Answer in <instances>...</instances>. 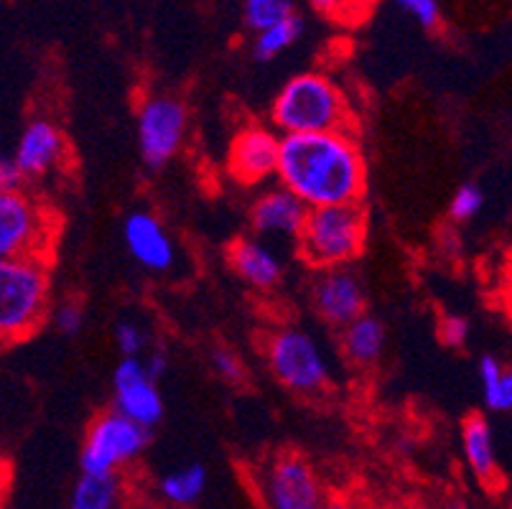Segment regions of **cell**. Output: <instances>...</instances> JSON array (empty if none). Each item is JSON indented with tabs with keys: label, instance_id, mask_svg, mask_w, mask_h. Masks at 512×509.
Wrapping results in <instances>:
<instances>
[{
	"label": "cell",
	"instance_id": "8",
	"mask_svg": "<svg viewBox=\"0 0 512 509\" xmlns=\"http://www.w3.org/2000/svg\"><path fill=\"white\" fill-rule=\"evenodd\" d=\"M146 446L148 428L118 410H110L92 420L85 443H82L79 466H82V474L113 476L120 466L138 459Z\"/></svg>",
	"mask_w": 512,
	"mask_h": 509
},
{
	"label": "cell",
	"instance_id": "24",
	"mask_svg": "<svg viewBox=\"0 0 512 509\" xmlns=\"http://www.w3.org/2000/svg\"><path fill=\"white\" fill-rule=\"evenodd\" d=\"M484 207V191L477 184H464L454 191L449 202V217L454 222H469Z\"/></svg>",
	"mask_w": 512,
	"mask_h": 509
},
{
	"label": "cell",
	"instance_id": "23",
	"mask_svg": "<svg viewBox=\"0 0 512 509\" xmlns=\"http://www.w3.org/2000/svg\"><path fill=\"white\" fill-rule=\"evenodd\" d=\"M242 13H245V23L253 28L255 34H260L265 28L278 26L286 18L296 16L291 0H245Z\"/></svg>",
	"mask_w": 512,
	"mask_h": 509
},
{
	"label": "cell",
	"instance_id": "18",
	"mask_svg": "<svg viewBox=\"0 0 512 509\" xmlns=\"http://www.w3.org/2000/svg\"><path fill=\"white\" fill-rule=\"evenodd\" d=\"M385 344H388V331L377 316L365 314L349 326L339 331V347L344 359L357 370H370L383 359Z\"/></svg>",
	"mask_w": 512,
	"mask_h": 509
},
{
	"label": "cell",
	"instance_id": "35",
	"mask_svg": "<svg viewBox=\"0 0 512 509\" xmlns=\"http://www.w3.org/2000/svg\"><path fill=\"white\" fill-rule=\"evenodd\" d=\"M444 509H469L462 499H451V502L444 504Z\"/></svg>",
	"mask_w": 512,
	"mask_h": 509
},
{
	"label": "cell",
	"instance_id": "7",
	"mask_svg": "<svg viewBox=\"0 0 512 509\" xmlns=\"http://www.w3.org/2000/svg\"><path fill=\"white\" fill-rule=\"evenodd\" d=\"M57 237V217L26 191L0 194V258H49Z\"/></svg>",
	"mask_w": 512,
	"mask_h": 509
},
{
	"label": "cell",
	"instance_id": "12",
	"mask_svg": "<svg viewBox=\"0 0 512 509\" xmlns=\"http://www.w3.org/2000/svg\"><path fill=\"white\" fill-rule=\"evenodd\" d=\"M113 410L128 415L143 428H153L164 418V400L156 380L141 357L120 359L113 372Z\"/></svg>",
	"mask_w": 512,
	"mask_h": 509
},
{
	"label": "cell",
	"instance_id": "14",
	"mask_svg": "<svg viewBox=\"0 0 512 509\" xmlns=\"http://www.w3.org/2000/svg\"><path fill=\"white\" fill-rule=\"evenodd\" d=\"M13 161L21 168L26 179H39L64 166L69 158V143L62 128L46 118H34L23 128L16 143Z\"/></svg>",
	"mask_w": 512,
	"mask_h": 509
},
{
	"label": "cell",
	"instance_id": "9",
	"mask_svg": "<svg viewBox=\"0 0 512 509\" xmlns=\"http://www.w3.org/2000/svg\"><path fill=\"white\" fill-rule=\"evenodd\" d=\"M138 148L148 168H164L184 146L189 112L176 97L153 95L138 107Z\"/></svg>",
	"mask_w": 512,
	"mask_h": 509
},
{
	"label": "cell",
	"instance_id": "6",
	"mask_svg": "<svg viewBox=\"0 0 512 509\" xmlns=\"http://www.w3.org/2000/svg\"><path fill=\"white\" fill-rule=\"evenodd\" d=\"M250 487L263 509H321L329 499L314 466L296 451L258 461L250 469Z\"/></svg>",
	"mask_w": 512,
	"mask_h": 509
},
{
	"label": "cell",
	"instance_id": "30",
	"mask_svg": "<svg viewBox=\"0 0 512 509\" xmlns=\"http://www.w3.org/2000/svg\"><path fill=\"white\" fill-rule=\"evenodd\" d=\"M495 298L502 311L507 314V319H512V258L502 265L500 278H497L495 286Z\"/></svg>",
	"mask_w": 512,
	"mask_h": 509
},
{
	"label": "cell",
	"instance_id": "22",
	"mask_svg": "<svg viewBox=\"0 0 512 509\" xmlns=\"http://www.w3.org/2000/svg\"><path fill=\"white\" fill-rule=\"evenodd\" d=\"M301 31H304V23H301V18L291 16V18H286L283 23H278V26L265 28V31L255 34V41H253L255 59H260V62L276 59L281 51H286L293 41L299 39Z\"/></svg>",
	"mask_w": 512,
	"mask_h": 509
},
{
	"label": "cell",
	"instance_id": "17",
	"mask_svg": "<svg viewBox=\"0 0 512 509\" xmlns=\"http://www.w3.org/2000/svg\"><path fill=\"white\" fill-rule=\"evenodd\" d=\"M462 451L469 471L487 492H500L505 487L500 461H497L495 433L484 415H469L462 423Z\"/></svg>",
	"mask_w": 512,
	"mask_h": 509
},
{
	"label": "cell",
	"instance_id": "10",
	"mask_svg": "<svg viewBox=\"0 0 512 509\" xmlns=\"http://www.w3.org/2000/svg\"><path fill=\"white\" fill-rule=\"evenodd\" d=\"M314 314L332 329L342 331L367 314V291L352 268L319 270L309 286Z\"/></svg>",
	"mask_w": 512,
	"mask_h": 509
},
{
	"label": "cell",
	"instance_id": "13",
	"mask_svg": "<svg viewBox=\"0 0 512 509\" xmlns=\"http://www.w3.org/2000/svg\"><path fill=\"white\" fill-rule=\"evenodd\" d=\"M306 217L309 207L281 184L263 191L250 207V227L260 240H299Z\"/></svg>",
	"mask_w": 512,
	"mask_h": 509
},
{
	"label": "cell",
	"instance_id": "4",
	"mask_svg": "<svg viewBox=\"0 0 512 509\" xmlns=\"http://www.w3.org/2000/svg\"><path fill=\"white\" fill-rule=\"evenodd\" d=\"M49 263L16 258L0 263V336L6 344L29 339L49 308Z\"/></svg>",
	"mask_w": 512,
	"mask_h": 509
},
{
	"label": "cell",
	"instance_id": "21",
	"mask_svg": "<svg viewBox=\"0 0 512 509\" xmlns=\"http://www.w3.org/2000/svg\"><path fill=\"white\" fill-rule=\"evenodd\" d=\"M118 476L82 474L74 484L69 509H115L118 504Z\"/></svg>",
	"mask_w": 512,
	"mask_h": 509
},
{
	"label": "cell",
	"instance_id": "34",
	"mask_svg": "<svg viewBox=\"0 0 512 509\" xmlns=\"http://www.w3.org/2000/svg\"><path fill=\"white\" fill-rule=\"evenodd\" d=\"M321 509H357V504L349 502L347 497H329Z\"/></svg>",
	"mask_w": 512,
	"mask_h": 509
},
{
	"label": "cell",
	"instance_id": "29",
	"mask_svg": "<svg viewBox=\"0 0 512 509\" xmlns=\"http://www.w3.org/2000/svg\"><path fill=\"white\" fill-rule=\"evenodd\" d=\"M54 324H57V329L62 331V334H79L82 326H85V311H82V306H79L77 301H64L62 306L57 308V314H54Z\"/></svg>",
	"mask_w": 512,
	"mask_h": 509
},
{
	"label": "cell",
	"instance_id": "31",
	"mask_svg": "<svg viewBox=\"0 0 512 509\" xmlns=\"http://www.w3.org/2000/svg\"><path fill=\"white\" fill-rule=\"evenodd\" d=\"M23 181H26V176H23L21 168L16 166V161H13V158H3V161H0V194H3V191H21Z\"/></svg>",
	"mask_w": 512,
	"mask_h": 509
},
{
	"label": "cell",
	"instance_id": "25",
	"mask_svg": "<svg viewBox=\"0 0 512 509\" xmlns=\"http://www.w3.org/2000/svg\"><path fill=\"white\" fill-rule=\"evenodd\" d=\"M209 364H212V370L222 377L225 382H237L245 380V367H242V359L232 352L230 347H212L209 352Z\"/></svg>",
	"mask_w": 512,
	"mask_h": 509
},
{
	"label": "cell",
	"instance_id": "11",
	"mask_svg": "<svg viewBox=\"0 0 512 509\" xmlns=\"http://www.w3.org/2000/svg\"><path fill=\"white\" fill-rule=\"evenodd\" d=\"M281 140L276 128L265 125H245L232 135L230 151H227V171L237 184L258 186L278 176L281 161Z\"/></svg>",
	"mask_w": 512,
	"mask_h": 509
},
{
	"label": "cell",
	"instance_id": "32",
	"mask_svg": "<svg viewBox=\"0 0 512 509\" xmlns=\"http://www.w3.org/2000/svg\"><path fill=\"white\" fill-rule=\"evenodd\" d=\"M309 3L314 11L324 13V16H329V18H339V21H342L347 13L355 11L360 0H309Z\"/></svg>",
	"mask_w": 512,
	"mask_h": 509
},
{
	"label": "cell",
	"instance_id": "28",
	"mask_svg": "<svg viewBox=\"0 0 512 509\" xmlns=\"http://www.w3.org/2000/svg\"><path fill=\"white\" fill-rule=\"evenodd\" d=\"M439 339L444 347H451V349L464 347L469 339V321L464 319V316H456V314L441 316Z\"/></svg>",
	"mask_w": 512,
	"mask_h": 509
},
{
	"label": "cell",
	"instance_id": "27",
	"mask_svg": "<svg viewBox=\"0 0 512 509\" xmlns=\"http://www.w3.org/2000/svg\"><path fill=\"white\" fill-rule=\"evenodd\" d=\"M400 11H406L418 26L436 28L441 23L439 0H393Z\"/></svg>",
	"mask_w": 512,
	"mask_h": 509
},
{
	"label": "cell",
	"instance_id": "26",
	"mask_svg": "<svg viewBox=\"0 0 512 509\" xmlns=\"http://www.w3.org/2000/svg\"><path fill=\"white\" fill-rule=\"evenodd\" d=\"M115 347L123 354V359L141 357L143 349H146V331L133 321H120L115 326Z\"/></svg>",
	"mask_w": 512,
	"mask_h": 509
},
{
	"label": "cell",
	"instance_id": "20",
	"mask_svg": "<svg viewBox=\"0 0 512 509\" xmlns=\"http://www.w3.org/2000/svg\"><path fill=\"white\" fill-rule=\"evenodd\" d=\"M204 489H207V469L202 464H189L184 469L169 471L158 482V492L164 494V499H169L171 504H181V507L197 502Z\"/></svg>",
	"mask_w": 512,
	"mask_h": 509
},
{
	"label": "cell",
	"instance_id": "5",
	"mask_svg": "<svg viewBox=\"0 0 512 509\" xmlns=\"http://www.w3.org/2000/svg\"><path fill=\"white\" fill-rule=\"evenodd\" d=\"M263 357L278 385L299 398H319L332 382V367L316 336L301 326H278L265 336Z\"/></svg>",
	"mask_w": 512,
	"mask_h": 509
},
{
	"label": "cell",
	"instance_id": "2",
	"mask_svg": "<svg viewBox=\"0 0 512 509\" xmlns=\"http://www.w3.org/2000/svg\"><path fill=\"white\" fill-rule=\"evenodd\" d=\"M271 123L281 135L339 133L352 130L347 95L319 72H304L288 79L271 105Z\"/></svg>",
	"mask_w": 512,
	"mask_h": 509
},
{
	"label": "cell",
	"instance_id": "15",
	"mask_svg": "<svg viewBox=\"0 0 512 509\" xmlns=\"http://www.w3.org/2000/svg\"><path fill=\"white\" fill-rule=\"evenodd\" d=\"M123 240L130 258L151 273H166L176 265L174 240L153 212H130L123 222Z\"/></svg>",
	"mask_w": 512,
	"mask_h": 509
},
{
	"label": "cell",
	"instance_id": "16",
	"mask_svg": "<svg viewBox=\"0 0 512 509\" xmlns=\"http://www.w3.org/2000/svg\"><path fill=\"white\" fill-rule=\"evenodd\" d=\"M227 263L242 283L255 291H271L283 280V260L268 240L240 237L227 250Z\"/></svg>",
	"mask_w": 512,
	"mask_h": 509
},
{
	"label": "cell",
	"instance_id": "1",
	"mask_svg": "<svg viewBox=\"0 0 512 509\" xmlns=\"http://www.w3.org/2000/svg\"><path fill=\"white\" fill-rule=\"evenodd\" d=\"M276 179L309 209L360 204L367 163L352 130L283 135Z\"/></svg>",
	"mask_w": 512,
	"mask_h": 509
},
{
	"label": "cell",
	"instance_id": "19",
	"mask_svg": "<svg viewBox=\"0 0 512 509\" xmlns=\"http://www.w3.org/2000/svg\"><path fill=\"white\" fill-rule=\"evenodd\" d=\"M479 382L487 408L495 413H512V370L502 367L500 359L492 354H484L479 359Z\"/></svg>",
	"mask_w": 512,
	"mask_h": 509
},
{
	"label": "cell",
	"instance_id": "33",
	"mask_svg": "<svg viewBox=\"0 0 512 509\" xmlns=\"http://www.w3.org/2000/svg\"><path fill=\"white\" fill-rule=\"evenodd\" d=\"M143 362H146V370L151 372L153 380H161L166 375V367H169V357H166L164 349H151Z\"/></svg>",
	"mask_w": 512,
	"mask_h": 509
},
{
	"label": "cell",
	"instance_id": "3",
	"mask_svg": "<svg viewBox=\"0 0 512 509\" xmlns=\"http://www.w3.org/2000/svg\"><path fill=\"white\" fill-rule=\"evenodd\" d=\"M367 242V214L360 204L309 209L299 240L304 263L319 270L349 268L362 255Z\"/></svg>",
	"mask_w": 512,
	"mask_h": 509
}]
</instances>
